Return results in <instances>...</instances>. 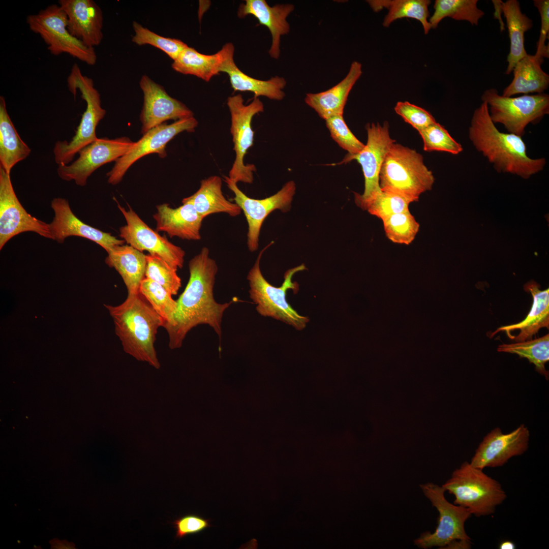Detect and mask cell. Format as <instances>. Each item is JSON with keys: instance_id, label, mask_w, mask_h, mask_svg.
Returning a JSON list of instances; mask_svg holds the SVG:
<instances>
[{"instance_id": "1", "label": "cell", "mask_w": 549, "mask_h": 549, "mask_svg": "<svg viewBox=\"0 0 549 549\" xmlns=\"http://www.w3.org/2000/svg\"><path fill=\"white\" fill-rule=\"evenodd\" d=\"M207 247L189 263L190 277L188 284L176 300L177 308L172 323L166 327L171 349L180 348L188 332L200 324H207L221 338V322L224 311L232 303L223 304L214 299L213 289L218 266L209 256Z\"/></svg>"}, {"instance_id": "2", "label": "cell", "mask_w": 549, "mask_h": 549, "mask_svg": "<svg viewBox=\"0 0 549 549\" xmlns=\"http://www.w3.org/2000/svg\"><path fill=\"white\" fill-rule=\"evenodd\" d=\"M469 138L475 148L498 172L509 173L527 179L542 170L546 161L527 155L522 137L500 132L491 119L485 102L473 112L469 127Z\"/></svg>"}, {"instance_id": "3", "label": "cell", "mask_w": 549, "mask_h": 549, "mask_svg": "<svg viewBox=\"0 0 549 549\" xmlns=\"http://www.w3.org/2000/svg\"><path fill=\"white\" fill-rule=\"evenodd\" d=\"M104 306L113 320L124 351L136 360L159 369L155 342L158 328L164 323L147 300L139 292L128 295L119 305Z\"/></svg>"}, {"instance_id": "4", "label": "cell", "mask_w": 549, "mask_h": 549, "mask_svg": "<svg viewBox=\"0 0 549 549\" xmlns=\"http://www.w3.org/2000/svg\"><path fill=\"white\" fill-rule=\"evenodd\" d=\"M435 178L416 150L393 143L388 151L379 173L382 191L393 193L410 203L432 189Z\"/></svg>"}, {"instance_id": "5", "label": "cell", "mask_w": 549, "mask_h": 549, "mask_svg": "<svg viewBox=\"0 0 549 549\" xmlns=\"http://www.w3.org/2000/svg\"><path fill=\"white\" fill-rule=\"evenodd\" d=\"M442 486L454 496L453 504L468 509L476 517L493 514L507 498L497 480L468 462L455 469Z\"/></svg>"}, {"instance_id": "6", "label": "cell", "mask_w": 549, "mask_h": 549, "mask_svg": "<svg viewBox=\"0 0 549 549\" xmlns=\"http://www.w3.org/2000/svg\"><path fill=\"white\" fill-rule=\"evenodd\" d=\"M273 243L271 241L260 251L248 274L250 297L257 305L256 309L261 316L271 317L301 330L306 327L310 319L300 315L292 308L287 302L286 294L289 289L292 290L294 293L298 292L299 285L296 282H292V279L296 272L304 270L306 267L302 264L287 270L280 287H274L269 283L261 273L260 262L264 252Z\"/></svg>"}, {"instance_id": "7", "label": "cell", "mask_w": 549, "mask_h": 549, "mask_svg": "<svg viewBox=\"0 0 549 549\" xmlns=\"http://www.w3.org/2000/svg\"><path fill=\"white\" fill-rule=\"evenodd\" d=\"M67 86L75 99L77 91L81 94L86 108L70 142L57 141L53 148L55 162L58 165H68L81 149L96 140L97 125L106 114L101 106L100 94L94 87L93 80L82 74L80 68L74 64L67 78Z\"/></svg>"}, {"instance_id": "8", "label": "cell", "mask_w": 549, "mask_h": 549, "mask_svg": "<svg viewBox=\"0 0 549 549\" xmlns=\"http://www.w3.org/2000/svg\"><path fill=\"white\" fill-rule=\"evenodd\" d=\"M481 99L487 103L495 124H502L509 133L521 137L529 124L538 122L549 113V96L545 93L505 97L492 88L483 92Z\"/></svg>"}, {"instance_id": "9", "label": "cell", "mask_w": 549, "mask_h": 549, "mask_svg": "<svg viewBox=\"0 0 549 549\" xmlns=\"http://www.w3.org/2000/svg\"><path fill=\"white\" fill-rule=\"evenodd\" d=\"M30 30L38 34L54 55L67 53L88 65L96 64L95 49L85 45L69 32L67 15L57 5L48 6L26 19Z\"/></svg>"}, {"instance_id": "10", "label": "cell", "mask_w": 549, "mask_h": 549, "mask_svg": "<svg viewBox=\"0 0 549 549\" xmlns=\"http://www.w3.org/2000/svg\"><path fill=\"white\" fill-rule=\"evenodd\" d=\"M425 496L439 512L438 525L434 532H423L414 540L418 547L444 548L453 540L471 539L465 529L466 522L472 516L469 510L461 506L448 502L442 486L432 482L420 485Z\"/></svg>"}, {"instance_id": "11", "label": "cell", "mask_w": 549, "mask_h": 549, "mask_svg": "<svg viewBox=\"0 0 549 549\" xmlns=\"http://www.w3.org/2000/svg\"><path fill=\"white\" fill-rule=\"evenodd\" d=\"M227 105L230 113V130L235 154L228 177L237 184L238 182L252 184L254 180L253 172L256 171V168L254 164L246 165L244 158L253 144L252 119L254 115L264 111V105L258 98H254L250 104L246 105L241 94L229 97Z\"/></svg>"}, {"instance_id": "12", "label": "cell", "mask_w": 549, "mask_h": 549, "mask_svg": "<svg viewBox=\"0 0 549 549\" xmlns=\"http://www.w3.org/2000/svg\"><path fill=\"white\" fill-rule=\"evenodd\" d=\"M368 140L359 153L348 154L343 162L356 160L360 164L364 177V190L362 194L355 193L357 205L365 210L368 204L381 191L379 185V173L385 157L395 140L389 134V125L385 121L368 124L366 126Z\"/></svg>"}, {"instance_id": "13", "label": "cell", "mask_w": 549, "mask_h": 549, "mask_svg": "<svg viewBox=\"0 0 549 549\" xmlns=\"http://www.w3.org/2000/svg\"><path fill=\"white\" fill-rule=\"evenodd\" d=\"M135 142L123 137L114 139L98 138L81 149L78 158L70 165H58L57 174L63 180H73L85 186L89 176L102 165L116 161L128 152Z\"/></svg>"}, {"instance_id": "14", "label": "cell", "mask_w": 549, "mask_h": 549, "mask_svg": "<svg viewBox=\"0 0 549 549\" xmlns=\"http://www.w3.org/2000/svg\"><path fill=\"white\" fill-rule=\"evenodd\" d=\"M198 124V121L193 116L175 121L170 125L162 124L151 129L135 142L128 152L115 161L112 168L106 174L108 182L112 185L120 182L129 168L146 155L156 153L160 158L166 157L167 143L181 132H194Z\"/></svg>"}, {"instance_id": "15", "label": "cell", "mask_w": 549, "mask_h": 549, "mask_svg": "<svg viewBox=\"0 0 549 549\" xmlns=\"http://www.w3.org/2000/svg\"><path fill=\"white\" fill-rule=\"evenodd\" d=\"M224 181L234 193L233 200L246 218L248 224L247 246L249 251L253 252L258 248L261 226L267 216L276 209L283 212L289 210L295 192V184L293 181H288L276 194L264 199H257L247 196L238 188L237 183L228 176H224Z\"/></svg>"}, {"instance_id": "16", "label": "cell", "mask_w": 549, "mask_h": 549, "mask_svg": "<svg viewBox=\"0 0 549 549\" xmlns=\"http://www.w3.org/2000/svg\"><path fill=\"white\" fill-rule=\"evenodd\" d=\"M25 232L52 239L49 224L25 210L15 194L10 174L0 167V250L12 237Z\"/></svg>"}, {"instance_id": "17", "label": "cell", "mask_w": 549, "mask_h": 549, "mask_svg": "<svg viewBox=\"0 0 549 549\" xmlns=\"http://www.w3.org/2000/svg\"><path fill=\"white\" fill-rule=\"evenodd\" d=\"M127 224L119 228V236L128 245L143 252L156 255L177 269L184 265L185 251L150 228L129 206L126 210L117 204Z\"/></svg>"}, {"instance_id": "18", "label": "cell", "mask_w": 549, "mask_h": 549, "mask_svg": "<svg viewBox=\"0 0 549 549\" xmlns=\"http://www.w3.org/2000/svg\"><path fill=\"white\" fill-rule=\"evenodd\" d=\"M529 437V430L524 424L506 434L496 428L484 437L470 463L482 470L502 466L511 458L527 451Z\"/></svg>"}, {"instance_id": "19", "label": "cell", "mask_w": 549, "mask_h": 549, "mask_svg": "<svg viewBox=\"0 0 549 549\" xmlns=\"http://www.w3.org/2000/svg\"><path fill=\"white\" fill-rule=\"evenodd\" d=\"M139 85L143 94L140 115L143 135L168 120L176 121L194 116L185 104L170 96L162 86L147 75L141 77Z\"/></svg>"}, {"instance_id": "20", "label": "cell", "mask_w": 549, "mask_h": 549, "mask_svg": "<svg viewBox=\"0 0 549 549\" xmlns=\"http://www.w3.org/2000/svg\"><path fill=\"white\" fill-rule=\"evenodd\" d=\"M51 207L54 216L49 223V229L53 240L63 243L69 236H79L92 240L102 247L108 252L117 245H123V239H117L111 233L105 232L90 226L78 219L73 212L69 202L65 198H53Z\"/></svg>"}, {"instance_id": "21", "label": "cell", "mask_w": 549, "mask_h": 549, "mask_svg": "<svg viewBox=\"0 0 549 549\" xmlns=\"http://www.w3.org/2000/svg\"><path fill=\"white\" fill-rule=\"evenodd\" d=\"M59 6L68 19L70 33L85 45L94 48L103 38V13L93 0H59Z\"/></svg>"}, {"instance_id": "22", "label": "cell", "mask_w": 549, "mask_h": 549, "mask_svg": "<svg viewBox=\"0 0 549 549\" xmlns=\"http://www.w3.org/2000/svg\"><path fill=\"white\" fill-rule=\"evenodd\" d=\"M182 205L173 208L169 204L156 206L157 211L153 215L156 222V230L167 233L170 237L198 240L204 219L189 201L182 200Z\"/></svg>"}, {"instance_id": "23", "label": "cell", "mask_w": 549, "mask_h": 549, "mask_svg": "<svg viewBox=\"0 0 549 549\" xmlns=\"http://www.w3.org/2000/svg\"><path fill=\"white\" fill-rule=\"evenodd\" d=\"M237 11L240 18L251 15L256 17L260 24L266 26L271 35L272 41L268 51L273 58L278 59L280 55L281 38L290 31V25L286 19L294 10L291 4H278L272 7L265 0H246Z\"/></svg>"}, {"instance_id": "24", "label": "cell", "mask_w": 549, "mask_h": 549, "mask_svg": "<svg viewBox=\"0 0 549 549\" xmlns=\"http://www.w3.org/2000/svg\"><path fill=\"white\" fill-rule=\"evenodd\" d=\"M524 290L533 297L531 309L521 322L498 328L491 338L500 331H505L516 342L532 340L541 328H549V289H540V285L533 280L524 286Z\"/></svg>"}, {"instance_id": "25", "label": "cell", "mask_w": 549, "mask_h": 549, "mask_svg": "<svg viewBox=\"0 0 549 549\" xmlns=\"http://www.w3.org/2000/svg\"><path fill=\"white\" fill-rule=\"evenodd\" d=\"M362 73L361 64L353 62L346 76L342 81L327 90L307 94L305 102L325 120L343 115L349 94Z\"/></svg>"}, {"instance_id": "26", "label": "cell", "mask_w": 549, "mask_h": 549, "mask_svg": "<svg viewBox=\"0 0 549 549\" xmlns=\"http://www.w3.org/2000/svg\"><path fill=\"white\" fill-rule=\"evenodd\" d=\"M234 51L231 43L225 44L215 54L207 55L188 46L173 60L171 67L185 75L195 76L206 82L221 72L222 66L228 55Z\"/></svg>"}, {"instance_id": "27", "label": "cell", "mask_w": 549, "mask_h": 549, "mask_svg": "<svg viewBox=\"0 0 549 549\" xmlns=\"http://www.w3.org/2000/svg\"><path fill=\"white\" fill-rule=\"evenodd\" d=\"M107 254L105 262L120 275L128 295L138 293L140 283L145 278V255L128 245L115 246Z\"/></svg>"}, {"instance_id": "28", "label": "cell", "mask_w": 549, "mask_h": 549, "mask_svg": "<svg viewBox=\"0 0 549 549\" xmlns=\"http://www.w3.org/2000/svg\"><path fill=\"white\" fill-rule=\"evenodd\" d=\"M544 58L527 54L517 62L512 71L513 78L505 88L502 96L544 93L549 86V76L541 69Z\"/></svg>"}, {"instance_id": "29", "label": "cell", "mask_w": 549, "mask_h": 549, "mask_svg": "<svg viewBox=\"0 0 549 549\" xmlns=\"http://www.w3.org/2000/svg\"><path fill=\"white\" fill-rule=\"evenodd\" d=\"M230 53L224 62L221 72L228 75L232 88L234 91L250 92L254 94V98L266 97L271 100L280 101L285 96L283 91L286 81L278 76L267 80L253 78L241 71L235 64L233 55Z\"/></svg>"}, {"instance_id": "30", "label": "cell", "mask_w": 549, "mask_h": 549, "mask_svg": "<svg viewBox=\"0 0 549 549\" xmlns=\"http://www.w3.org/2000/svg\"><path fill=\"white\" fill-rule=\"evenodd\" d=\"M499 5L506 20L510 40V50L507 57L508 62L506 74H510L516 64L526 56L524 45V34L533 26L532 20L522 12L519 2L499 1Z\"/></svg>"}, {"instance_id": "31", "label": "cell", "mask_w": 549, "mask_h": 549, "mask_svg": "<svg viewBox=\"0 0 549 549\" xmlns=\"http://www.w3.org/2000/svg\"><path fill=\"white\" fill-rule=\"evenodd\" d=\"M222 180L217 175L202 180L199 189L192 195L184 198L190 202L204 218L212 214L224 212L231 217L241 214L240 207L228 200L222 191Z\"/></svg>"}, {"instance_id": "32", "label": "cell", "mask_w": 549, "mask_h": 549, "mask_svg": "<svg viewBox=\"0 0 549 549\" xmlns=\"http://www.w3.org/2000/svg\"><path fill=\"white\" fill-rule=\"evenodd\" d=\"M8 113L5 98L0 97V167L10 174L12 168L30 154Z\"/></svg>"}, {"instance_id": "33", "label": "cell", "mask_w": 549, "mask_h": 549, "mask_svg": "<svg viewBox=\"0 0 549 549\" xmlns=\"http://www.w3.org/2000/svg\"><path fill=\"white\" fill-rule=\"evenodd\" d=\"M368 3L375 12L383 8L388 10L384 17L383 25L388 27L395 20L403 18H413L421 23L424 33L428 34L431 29L429 22V0H373Z\"/></svg>"}, {"instance_id": "34", "label": "cell", "mask_w": 549, "mask_h": 549, "mask_svg": "<svg viewBox=\"0 0 549 549\" xmlns=\"http://www.w3.org/2000/svg\"><path fill=\"white\" fill-rule=\"evenodd\" d=\"M477 0H436L434 12L429 20L431 28H436L446 17L469 22L477 25L484 13L477 7Z\"/></svg>"}, {"instance_id": "35", "label": "cell", "mask_w": 549, "mask_h": 549, "mask_svg": "<svg viewBox=\"0 0 549 549\" xmlns=\"http://www.w3.org/2000/svg\"><path fill=\"white\" fill-rule=\"evenodd\" d=\"M498 352L510 353L526 358L534 364L535 370L548 379L545 364L549 360V334L535 339L498 346Z\"/></svg>"}, {"instance_id": "36", "label": "cell", "mask_w": 549, "mask_h": 549, "mask_svg": "<svg viewBox=\"0 0 549 549\" xmlns=\"http://www.w3.org/2000/svg\"><path fill=\"white\" fill-rule=\"evenodd\" d=\"M139 292L162 318L163 327L171 324L177 308L176 300L172 295L159 284L145 278L140 283Z\"/></svg>"}, {"instance_id": "37", "label": "cell", "mask_w": 549, "mask_h": 549, "mask_svg": "<svg viewBox=\"0 0 549 549\" xmlns=\"http://www.w3.org/2000/svg\"><path fill=\"white\" fill-rule=\"evenodd\" d=\"M382 222L386 237L398 244H411L420 228L419 223L409 210L393 215Z\"/></svg>"}, {"instance_id": "38", "label": "cell", "mask_w": 549, "mask_h": 549, "mask_svg": "<svg viewBox=\"0 0 549 549\" xmlns=\"http://www.w3.org/2000/svg\"><path fill=\"white\" fill-rule=\"evenodd\" d=\"M145 278L164 287L172 295H176L181 287V279L175 269L156 255H145Z\"/></svg>"}, {"instance_id": "39", "label": "cell", "mask_w": 549, "mask_h": 549, "mask_svg": "<svg viewBox=\"0 0 549 549\" xmlns=\"http://www.w3.org/2000/svg\"><path fill=\"white\" fill-rule=\"evenodd\" d=\"M132 25L135 33L132 38L133 43L139 46L146 44L153 46L163 51L173 60L188 46L179 39L160 36L138 22L133 21Z\"/></svg>"}, {"instance_id": "40", "label": "cell", "mask_w": 549, "mask_h": 549, "mask_svg": "<svg viewBox=\"0 0 549 549\" xmlns=\"http://www.w3.org/2000/svg\"><path fill=\"white\" fill-rule=\"evenodd\" d=\"M426 151H444L458 155L463 150L462 145L454 140L447 130L436 122L418 132Z\"/></svg>"}, {"instance_id": "41", "label": "cell", "mask_w": 549, "mask_h": 549, "mask_svg": "<svg viewBox=\"0 0 549 549\" xmlns=\"http://www.w3.org/2000/svg\"><path fill=\"white\" fill-rule=\"evenodd\" d=\"M410 203L399 195L381 190L365 210L383 221L393 215L409 210Z\"/></svg>"}, {"instance_id": "42", "label": "cell", "mask_w": 549, "mask_h": 549, "mask_svg": "<svg viewBox=\"0 0 549 549\" xmlns=\"http://www.w3.org/2000/svg\"><path fill=\"white\" fill-rule=\"evenodd\" d=\"M331 137L348 154L359 153L365 145L351 132L345 123L343 115H336L325 120Z\"/></svg>"}, {"instance_id": "43", "label": "cell", "mask_w": 549, "mask_h": 549, "mask_svg": "<svg viewBox=\"0 0 549 549\" xmlns=\"http://www.w3.org/2000/svg\"><path fill=\"white\" fill-rule=\"evenodd\" d=\"M394 109L405 121L418 132L437 122L429 111L408 101L397 102Z\"/></svg>"}, {"instance_id": "44", "label": "cell", "mask_w": 549, "mask_h": 549, "mask_svg": "<svg viewBox=\"0 0 549 549\" xmlns=\"http://www.w3.org/2000/svg\"><path fill=\"white\" fill-rule=\"evenodd\" d=\"M210 519L189 514L175 519L172 524L175 530V538L181 539L190 534L200 533L210 527Z\"/></svg>"}, {"instance_id": "45", "label": "cell", "mask_w": 549, "mask_h": 549, "mask_svg": "<svg viewBox=\"0 0 549 549\" xmlns=\"http://www.w3.org/2000/svg\"><path fill=\"white\" fill-rule=\"evenodd\" d=\"M533 3L538 10L541 18L540 36L537 43V50L535 54L543 58H548V44L545 41L548 38L549 33V1L534 0Z\"/></svg>"}, {"instance_id": "46", "label": "cell", "mask_w": 549, "mask_h": 549, "mask_svg": "<svg viewBox=\"0 0 549 549\" xmlns=\"http://www.w3.org/2000/svg\"><path fill=\"white\" fill-rule=\"evenodd\" d=\"M471 544V539H456L450 542L444 548L469 549Z\"/></svg>"}, {"instance_id": "47", "label": "cell", "mask_w": 549, "mask_h": 549, "mask_svg": "<svg viewBox=\"0 0 549 549\" xmlns=\"http://www.w3.org/2000/svg\"><path fill=\"white\" fill-rule=\"evenodd\" d=\"M516 548L515 543L510 540H504L500 542L499 545L500 549H514Z\"/></svg>"}]
</instances>
